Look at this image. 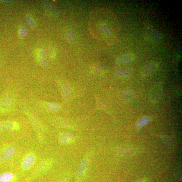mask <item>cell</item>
<instances>
[{"label": "cell", "mask_w": 182, "mask_h": 182, "mask_svg": "<svg viewBox=\"0 0 182 182\" xmlns=\"http://www.w3.org/2000/svg\"><path fill=\"white\" fill-rule=\"evenodd\" d=\"M49 54L50 57L52 60L56 58V51L55 48L52 44H50L48 47Z\"/></svg>", "instance_id": "23"}, {"label": "cell", "mask_w": 182, "mask_h": 182, "mask_svg": "<svg viewBox=\"0 0 182 182\" xmlns=\"http://www.w3.org/2000/svg\"><path fill=\"white\" fill-rule=\"evenodd\" d=\"M151 120L150 117L144 116L138 121L137 124V128L138 129H141L143 127L146 125Z\"/></svg>", "instance_id": "19"}, {"label": "cell", "mask_w": 182, "mask_h": 182, "mask_svg": "<svg viewBox=\"0 0 182 182\" xmlns=\"http://www.w3.org/2000/svg\"><path fill=\"white\" fill-rule=\"evenodd\" d=\"M66 37L68 41L72 43H75L77 41V37L75 32L72 31H69L67 32Z\"/></svg>", "instance_id": "20"}, {"label": "cell", "mask_w": 182, "mask_h": 182, "mask_svg": "<svg viewBox=\"0 0 182 182\" xmlns=\"http://www.w3.org/2000/svg\"><path fill=\"white\" fill-rule=\"evenodd\" d=\"M162 94L161 88L158 86L153 87L150 93V97L151 101L153 102H158L160 99Z\"/></svg>", "instance_id": "11"}, {"label": "cell", "mask_w": 182, "mask_h": 182, "mask_svg": "<svg viewBox=\"0 0 182 182\" xmlns=\"http://www.w3.org/2000/svg\"><path fill=\"white\" fill-rule=\"evenodd\" d=\"M35 57L40 66L47 68L48 66V60L45 51L41 49H37L34 52Z\"/></svg>", "instance_id": "7"}, {"label": "cell", "mask_w": 182, "mask_h": 182, "mask_svg": "<svg viewBox=\"0 0 182 182\" xmlns=\"http://www.w3.org/2000/svg\"><path fill=\"white\" fill-rule=\"evenodd\" d=\"M38 106L41 110H44L52 112H56L60 110L61 106L58 104L43 101H38Z\"/></svg>", "instance_id": "8"}, {"label": "cell", "mask_w": 182, "mask_h": 182, "mask_svg": "<svg viewBox=\"0 0 182 182\" xmlns=\"http://www.w3.org/2000/svg\"><path fill=\"white\" fill-rule=\"evenodd\" d=\"M26 126L20 121L15 119L0 122V130L12 132L14 134L16 140L18 141L21 140L27 134L29 129Z\"/></svg>", "instance_id": "3"}, {"label": "cell", "mask_w": 182, "mask_h": 182, "mask_svg": "<svg viewBox=\"0 0 182 182\" xmlns=\"http://www.w3.org/2000/svg\"><path fill=\"white\" fill-rule=\"evenodd\" d=\"M135 182H144L143 181L141 180V179H140V180H138L137 181H136Z\"/></svg>", "instance_id": "27"}, {"label": "cell", "mask_w": 182, "mask_h": 182, "mask_svg": "<svg viewBox=\"0 0 182 182\" xmlns=\"http://www.w3.org/2000/svg\"><path fill=\"white\" fill-rule=\"evenodd\" d=\"M132 70L129 68H123L116 70L115 74L117 76L127 77L130 76L132 73Z\"/></svg>", "instance_id": "16"}, {"label": "cell", "mask_w": 182, "mask_h": 182, "mask_svg": "<svg viewBox=\"0 0 182 182\" xmlns=\"http://www.w3.org/2000/svg\"><path fill=\"white\" fill-rule=\"evenodd\" d=\"M25 147L15 164V167L24 171L28 170L36 165L40 158L42 152L36 147Z\"/></svg>", "instance_id": "2"}, {"label": "cell", "mask_w": 182, "mask_h": 182, "mask_svg": "<svg viewBox=\"0 0 182 182\" xmlns=\"http://www.w3.org/2000/svg\"><path fill=\"white\" fill-rule=\"evenodd\" d=\"M59 141L61 144H68L73 143L74 137L73 134L68 133H62L58 137Z\"/></svg>", "instance_id": "10"}, {"label": "cell", "mask_w": 182, "mask_h": 182, "mask_svg": "<svg viewBox=\"0 0 182 182\" xmlns=\"http://www.w3.org/2000/svg\"><path fill=\"white\" fill-rule=\"evenodd\" d=\"M132 59V57L129 55H124L119 56L116 59V63L118 65L128 64L131 63Z\"/></svg>", "instance_id": "14"}, {"label": "cell", "mask_w": 182, "mask_h": 182, "mask_svg": "<svg viewBox=\"0 0 182 182\" xmlns=\"http://www.w3.org/2000/svg\"><path fill=\"white\" fill-rule=\"evenodd\" d=\"M16 102V97L14 94L6 95L0 101V111L4 113L12 111L15 106Z\"/></svg>", "instance_id": "5"}, {"label": "cell", "mask_w": 182, "mask_h": 182, "mask_svg": "<svg viewBox=\"0 0 182 182\" xmlns=\"http://www.w3.org/2000/svg\"><path fill=\"white\" fill-rule=\"evenodd\" d=\"M61 95L65 100H68L70 98L71 91L69 85L65 83H61L60 85Z\"/></svg>", "instance_id": "12"}, {"label": "cell", "mask_w": 182, "mask_h": 182, "mask_svg": "<svg viewBox=\"0 0 182 182\" xmlns=\"http://www.w3.org/2000/svg\"><path fill=\"white\" fill-rule=\"evenodd\" d=\"M44 6L45 8L49 13L53 15H56V10L51 3L48 2H44Z\"/></svg>", "instance_id": "22"}, {"label": "cell", "mask_w": 182, "mask_h": 182, "mask_svg": "<svg viewBox=\"0 0 182 182\" xmlns=\"http://www.w3.org/2000/svg\"><path fill=\"white\" fill-rule=\"evenodd\" d=\"M19 141L16 142L15 145L9 146L4 149L0 155V163H6L14 158L16 159V161L25 148L24 147L22 148V145H20L19 143H17Z\"/></svg>", "instance_id": "4"}, {"label": "cell", "mask_w": 182, "mask_h": 182, "mask_svg": "<svg viewBox=\"0 0 182 182\" xmlns=\"http://www.w3.org/2000/svg\"><path fill=\"white\" fill-rule=\"evenodd\" d=\"M24 112L28 118L31 128H33L39 135L43 136V134L45 131L43 124L30 111L25 110Z\"/></svg>", "instance_id": "6"}, {"label": "cell", "mask_w": 182, "mask_h": 182, "mask_svg": "<svg viewBox=\"0 0 182 182\" xmlns=\"http://www.w3.org/2000/svg\"><path fill=\"white\" fill-rule=\"evenodd\" d=\"M88 161L86 159H84L81 162L77 172V178H82L88 168Z\"/></svg>", "instance_id": "13"}, {"label": "cell", "mask_w": 182, "mask_h": 182, "mask_svg": "<svg viewBox=\"0 0 182 182\" xmlns=\"http://www.w3.org/2000/svg\"><path fill=\"white\" fill-rule=\"evenodd\" d=\"M93 71L95 74L97 75H101L104 73V71L101 67L99 66H95L94 67Z\"/></svg>", "instance_id": "26"}, {"label": "cell", "mask_w": 182, "mask_h": 182, "mask_svg": "<svg viewBox=\"0 0 182 182\" xmlns=\"http://www.w3.org/2000/svg\"><path fill=\"white\" fill-rule=\"evenodd\" d=\"M148 35L152 39L158 40L161 38V34L159 32L153 28H149L148 30Z\"/></svg>", "instance_id": "21"}, {"label": "cell", "mask_w": 182, "mask_h": 182, "mask_svg": "<svg viewBox=\"0 0 182 182\" xmlns=\"http://www.w3.org/2000/svg\"><path fill=\"white\" fill-rule=\"evenodd\" d=\"M14 175L13 173L7 172L0 174V182H9L13 179Z\"/></svg>", "instance_id": "17"}, {"label": "cell", "mask_w": 182, "mask_h": 182, "mask_svg": "<svg viewBox=\"0 0 182 182\" xmlns=\"http://www.w3.org/2000/svg\"><path fill=\"white\" fill-rule=\"evenodd\" d=\"M134 95V92L129 89H124L121 91L119 94L120 97L124 100H129L133 98Z\"/></svg>", "instance_id": "15"}, {"label": "cell", "mask_w": 182, "mask_h": 182, "mask_svg": "<svg viewBox=\"0 0 182 182\" xmlns=\"http://www.w3.org/2000/svg\"><path fill=\"white\" fill-rule=\"evenodd\" d=\"M158 69L156 64L154 63L146 64L142 68L141 72L143 75L148 76L155 73Z\"/></svg>", "instance_id": "9"}, {"label": "cell", "mask_w": 182, "mask_h": 182, "mask_svg": "<svg viewBox=\"0 0 182 182\" xmlns=\"http://www.w3.org/2000/svg\"><path fill=\"white\" fill-rule=\"evenodd\" d=\"M25 19L26 23L31 28H34L35 27V22L32 17L27 16L26 17Z\"/></svg>", "instance_id": "25"}, {"label": "cell", "mask_w": 182, "mask_h": 182, "mask_svg": "<svg viewBox=\"0 0 182 182\" xmlns=\"http://www.w3.org/2000/svg\"><path fill=\"white\" fill-rule=\"evenodd\" d=\"M28 33V30L24 26H21L19 30V35L20 38L23 39L27 35Z\"/></svg>", "instance_id": "24"}, {"label": "cell", "mask_w": 182, "mask_h": 182, "mask_svg": "<svg viewBox=\"0 0 182 182\" xmlns=\"http://www.w3.org/2000/svg\"><path fill=\"white\" fill-rule=\"evenodd\" d=\"M51 120L52 124L60 128H64L67 126V122L63 119L55 118H52Z\"/></svg>", "instance_id": "18"}, {"label": "cell", "mask_w": 182, "mask_h": 182, "mask_svg": "<svg viewBox=\"0 0 182 182\" xmlns=\"http://www.w3.org/2000/svg\"><path fill=\"white\" fill-rule=\"evenodd\" d=\"M97 15L92 13L89 22V28L96 38L113 45L118 41L119 21L115 15L107 9L98 10Z\"/></svg>", "instance_id": "1"}]
</instances>
